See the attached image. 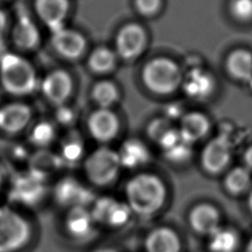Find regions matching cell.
<instances>
[{
	"label": "cell",
	"instance_id": "cell-41",
	"mask_svg": "<svg viewBox=\"0 0 252 252\" xmlns=\"http://www.w3.org/2000/svg\"><path fill=\"white\" fill-rule=\"evenodd\" d=\"M1 183H2V172L0 170V185H1Z\"/></svg>",
	"mask_w": 252,
	"mask_h": 252
},
{
	"label": "cell",
	"instance_id": "cell-20",
	"mask_svg": "<svg viewBox=\"0 0 252 252\" xmlns=\"http://www.w3.org/2000/svg\"><path fill=\"white\" fill-rule=\"evenodd\" d=\"M229 74L240 81L252 80V53L245 49H237L230 53L226 61Z\"/></svg>",
	"mask_w": 252,
	"mask_h": 252
},
{
	"label": "cell",
	"instance_id": "cell-14",
	"mask_svg": "<svg viewBox=\"0 0 252 252\" xmlns=\"http://www.w3.org/2000/svg\"><path fill=\"white\" fill-rule=\"evenodd\" d=\"M230 160V147L223 138L212 140L204 149L202 163L210 173H219L223 170Z\"/></svg>",
	"mask_w": 252,
	"mask_h": 252
},
{
	"label": "cell",
	"instance_id": "cell-25",
	"mask_svg": "<svg viewBox=\"0 0 252 252\" xmlns=\"http://www.w3.org/2000/svg\"><path fill=\"white\" fill-rule=\"evenodd\" d=\"M15 189L20 200L27 203H34L42 196L44 190L42 176L32 171L27 177L17 181Z\"/></svg>",
	"mask_w": 252,
	"mask_h": 252
},
{
	"label": "cell",
	"instance_id": "cell-2",
	"mask_svg": "<svg viewBox=\"0 0 252 252\" xmlns=\"http://www.w3.org/2000/svg\"><path fill=\"white\" fill-rule=\"evenodd\" d=\"M125 194L130 210L141 216L157 213L166 199V188L157 175L140 173L126 184Z\"/></svg>",
	"mask_w": 252,
	"mask_h": 252
},
{
	"label": "cell",
	"instance_id": "cell-32",
	"mask_svg": "<svg viewBox=\"0 0 252 252\" xmlns=\"http://www.w3.org/2000/svg\"><path fill=\"white\" fill-rule=\"evenodd\" d=\"M83 155V147L81 143L76 141H69L64 144L62 148V158L67 161H77Z\"/></svg>",
	"mask_w": 252,
	"mask_h": 252
},
{
	"label": "cell",
	"instance_id": "cell-9",
	"mask_svg": "<svg viewBox=\"0 0 252 252\" xmlns=\"http://www.w3.org/2000/svg\"><path fill=\"white\" fill-rule=\"evenodd\" d=\"M73 90L70 75L62 69L48 71L40 77L37 93L48 103L61 106L69 97Z\"/></svg>",
	"mask_w": 252,
	"mask_h": 252
},
{
	"label": "cell",
	"instance_id": "cell-19",
	"mask_svg": "<svg viewBox=\"0 0 252 252\" xmlns=\"http://www.w3.org/2000/svg\"><path fill=\"white\" fill-rule=\"evenodd\" d=\"M214 88L213 78L205 71L193 70L184 81L185 93L194 98L208 96Z\"/></svg>",
	"mask_w": 252,
	"mask_h": 252
},
{
	"label": "cell",
	"instance_id": "cell-5",
	"mask_svg": "<svg viewBox=\"0 0 252 252\" xmlns=\"http://www.w3.org/2000/svg\"><path fill=\"white\" fill-rule=\"evenodd\" d=\"M143 80L146 86L156 94H169L181 82V73L177 65L167 58H156L144 68Z\"/></svg>",
	"mask_w": 252,
	"mask_h": 252
},
{
	"label": "cell",
	"instance_id": "cell-8",
	"mask_svg": "<svg viewBox=\"0 0 252 252\" xmlns=\"http://www.w3.org/2000/svg\"><path fill=\"white\" fill-rule=\"evenodd\" d=\"M120 166L118 154L107 148L97 149L85 161L88 178L99 186L111 183L116 178Z\"/></svg>",
	"mask_w": 252,
	"mask_h": 252
},
{
	"label": "cell",
	"instance_id": "cell-15",
	"mask_svg": "<svg viewBox=\"0 0 252 252\" xmlns=\"http://www.w3.org/2000/svg\"><path fill=\"white\" fill-rule=\"evenodd\" d=\"M118 128L117 117L106 108L96 110L89 119V130L92 136L98 141L111 140L116 135Z\"/></svg>",
	"mask_w": 252,
	"mask_h": 252
},
{
	"label": "cell",
	"instance_id": "cell-37",
	"mask_svg": "<svg viewBox=\"0 0 252 252\" xmlns=\"http://www.w3.org/2000/svg\"><path fill=\"white\" fill-rule=\"evenodd\" d=\"M19 0H0V7H4V8H8L9 6L15 5Z\"/></svg>",
	"mask_w": 252,
	"mask_h": 252
},
{
	"label": "cell",
	"instance_id": "cell-38",
	"mask_svg": "<svg viewBox=\"0 0 252 252\" xmlns=\"http://www.w3.org/2000/svg\"><path fill=\"white\" fill-rule=\"evenodd\" d=\"M248 207L252 213V190L250 191V194H249V197H248Z\"/></svg>",
	"mask_w": 252,
	"mask_h": 252
},
{
	"label": "cell",
	"instance_id": "cell-6",
	"mask_svg": "<svg viewBox=\"0 0 252 252\" xmlns=\"http://www.w3.org/2000/svg\"><path fill=\"white\" fill-rule=\"evenodd\" d=\"M28 221L15 211L0 208V252H15L30 239Z\"/></svg>",
	"mask_w": 252,
	"mask_h": 252
},
{
	"label": "cell",
	"instance_id": "cell-33",
	"mask_svg": "<svg viewBox=\"0 0 252 252\" xmlns=\"http://www.w3.org/2000/svg\"><path fill=\"white\" fill-rule=\"evenodd\" d=\"M159 5L160 0H136V7L138 11L145 16L155 14L159 8Z\"/></svg>",
	"mask_w": 252,
	"mask_h": 252
},
{
	"label": "cell",
	"instance_id": "cell-24",
	"mask_svg": "<svg viewBox=\"0 0 252 252\" xmlns=\"http://www.w3.org/2000/svg\"><path fill=\"white\" fill-rule=\"evenodd\" d=\"M209 129V121L207 117L199 112L186 114L180 124V134L190 143L205 136Z\"/></svg>",
	"mask_w": 252,
	"mask_h": 252
},
{
	"label": "cell",
	"instance_id": "cell-3",
	"mask_svg": "<svg viewBox=\"0 0 252 252\" xmlns=\"http://www.w3.org/2000/svg\"><path fill=\"white\" fill-rule=\"evenodd\" d=\"M41 41V27L20 4L12 13L6 40L7 49L30 57L39 49Z\"/></svg>",
	"mask_w": 252,
	"mask_h": 252
},
{
	"label": "cell",
	"instance_id": "cell-12",
	"mask_svg": "<svg viewBox=\"0 0 252 252\" xmlns=\"http://www.w3.org/2000/svg\"><path fill=\"white\" fill-rule=\"evenodd\" d=\"M146 42V34L143 28L136 24L123 27L116 36V48L120 56L131 59L138 56Z\"/></svg>",
	"mask_w": 252,
	"mask_h": 252
},
{
	"label": "cell",
	"instance_id": "cell-17",
	"mask_svg": "<svg viewBox=\"0 0 252 252\" xmlns=\"http://www.w3.org/2000/svg\"><path fill=\"white\" fill-rule=\"evenodd\" d=\"M180 240L174 230L169 227H157L146 237L147 252H180Z\"/></svg>",
	"mask_w": 252,
	"mask_h": 252
},
{
	"label": "cell",
	"instance_id": "cell-35",
	"mask_svg": "<svg viewBox=\"0 0 252 252\" xmlns=\"http://www.w3.org/2000/svg\"><path fill=\"white\" fill-rule=\"evenodd\" d=\"M58 111L56 112V117L57 119L62 122V123H68L71 119H72V115H71V111L70 109L66 108V107H62L58 106Z\"/></svg>",
	"mask_w": 252,
	"mask_h": 252
},
{
	"label": "cell",
	"instance_id": "cell-39",
	"mask_svg": "<svg viewBox=\"0 0 252 252\" xmlns=\"http://www.w3.org/2000/svg\"><path fill=\"white\" fill-rule=\"evenodd\" d=\"M244 252H252V238L249 240Z\"/></svg>",
	"mask_w": 252,
	"mask_h": 252
},
{
	"label": "cell",
	"instance_id": "cell-30",
	"mask_svg": "<svg viewBox=\"0 0 252 252\" xmlns=\"http://www.w3.org/2000/svg\"><path fill=\"white\" fill-rule=\"evenodd\" d=\"M231 15L238 21L252 20V0H231L229 4Z\"/></svg>",
	"mask_w": 252,
	"mask_h": 252
},
{
	"label": "cell",
	"instance_id": "cell-29",
	"mask_svg": "<svg viewBox=\"0 0 252 252\" xmlns=\"http://www.w3.org/2000/svg\"><path fill=\"white\" fill-rule=\"evenodd\" d=\"M93 95L94 100L102 108H106L117 99L118 92L114 84L108 81H103L95 85L93 91Z\"/></svg>",
	"mask_w": 252,
	"mask_h": 252
},
{
	"label": "cell",
	"instance_id": "cell-11",
	"mask_svg": "<svg viewBox=\"0 0 252 252\" xmlns=\"http://www.w3.org/2000/svg\"><path fill=\"white\" fill-rule=\"evenodd\" d=\"M131 212L128 205L110 197H101L96 200L91 213L94 221L111 226H121L128 221Z\"/></svg>",
	"mask_w": 252,
	"mask_h": 252
},
{
	"label": "cell",
	"instance_id": "cell-27",
	"mask_svg": "<svg viewBox=\"0 0 252 252\" xmlns=\"http://www.w3.org/2000/svg\"><path fill=\"white\" fill-rule=\"evenodd\" d=\"M251 184V172L246 166H237L231 169L224 179L226 190L234 195L241 194Z\"/></svg>",
	"mask_w": 252,
	"mask_h": 252
},
{
	"label": "cell",
	"instance_id": "cell-36",
	"mask_svg": "<svg viewBox=\"0 0 252 252\" xmlns=\"http://www.w3.org/2000/svg\"><path fill=\"white\" fill-rule=\"evenodd\" d=\"M244 162L247 168L252 169V146H250L244 153Z\"/></svg>",
	"mask_w": 252,
	"mask_h": 252
},
{
	"label": "cell",
	"instance_id": "cell-16",
	"mask_svg": "<svg viewBox=\"0 0 252 252\" xmlns=\"http://www.w3.org/2000/svg\"><path fill=\"white\" fill-rule=\"evenodd\" d=\"M189 222L195 231L211 235L220 227V214L214 206L200 204L191 210Z\"/></svg>",
	"mask_w": 252,
	"mask_h": 252
},
{
	"label": "cell",
	"instance_id": "cell-21",
	"mask_svg": "<svg viewBox=\"0 0 252 252\" xmlns=\"http://www.w3.org/2000/svg\"><path fill=\"white\" fill-rule=\"evenodd\" d=\"M166 157L175 161L186 159L190 156V145L179 131L170 130L160 141Z\"/></svg>",
	"mask_w": 252,
	"mask_h": 252
},
{
	"label": "cell",
	"instance_id": "cell-10",
	"mask_svg": "<svg viewBox=\"0 0 252 252\" xmlns=\"http://www.w3.org/2000/svg\"><path fill=\"white\" fill-rule=\"evenodd\" d=\"M49 42L52 50L66 59L78 58L86 46V41L79 32L65 27L51 32Z\"/></svg>",
	"mask_w": 252,
	"mask_h": 252
},
{
	"label": "cell",
	"instance_id": "cell-22",
	"mask_svg": "<svg viewBox=\"0 0 252 252\" xmlns=\"http://www.w3.org/2000/svg\"><path fill=\"white\" fill-rule=\"evenodd\" d=\"M121 165L134 168L144 164L149 159V152L147 148L139 141H126L117 153Z\"/></svg>",
	"mask_w": 252,
	"mask_h": 252
},
{
	"label": "cell",
	"instance_id": "cell-4",
	"mask_svg": "<svg viewBox=\"0 0 252 252\" xmlns=\"http://www.w3.org/2000/svg\"><path fill=\"white\" fill-rule=\"evenodd\" d=\"M35 119L34 109L26 99L0 101V138L14 140L25 136Z\"/></svg>",
	"mask_w": 252,
	"mask_h": 252
},
{
	"label": "cell",
	"instance_id": "cell-13",
	"mask_svg": "<svg viewBox=\"0 0 252 252\" xmlns=\"http://www.w3.org/2000/svg\"><path fill=\"white\" fill-rule=\"evenodd\" d=\"M56 200L65 206L85 207L93 198V193L81 185L77 180L67 177L60 180L55 187Z\"/></svg>",
	"mask_w": 252,
	"mask_h": 252
},
{
	"label": "cell",
	"instance_id": "cell-7",
	"mask_svg": "<svg viewBox=\"0 0 252 252\" xmlns=\"http://www.w3.org/2000/svg\"><path fill=\"white\" fill-rule=\"evenodd\" d=\"M21 4L39 26L47 29L50 33L65 27L68 0H23Z\"/></svg>",
	"mask_w": 252,
	"mask_h": 252
},
{
	"label": "cell",
	"instance_id": "cell-1",
	"mask_svg": "<svg viewBox=\"0 0 252 252\" xmlns=\"http://www.w3.org/2000/svg\"><path fill=\"white\" fill-rule=\"evenodd\" d=\"M40 76L29 56L10 49L0 51V95L26 99L37 94Z\"/></svg>",
	"mask_w": 252,
	"mask_h": 252
},
{
	"label": "cell",
	"instance_id": "cell-23",
	"mask_svg": "<svg viewBox=\"0 0 252 252\" xmlns=\"http://www.w3.org/2000/svg\"><path fill=\"white\" fill-rule=\"evenodd\" d=\"M25 137L32 146L42 149L53 141L55 137V127L48 120L34 119Z\"/></svg>",
	"mask_w": 252,
	"mask_h": 252
},
{
	"label": "cell",
	"instance_id": "cell-18",
	"mask_svg": "<svg viewBox=\"0 0 252 252\" xmlns=\"http://www.w3.org/2000/svg\"><path fill=\"white\" fill-rule=\"evenodd\" d=\"M94 220L85 207L71 208L66 217V229L76 238L89 237L94 229Z\"/></svg>",
	"mask_w": 252,
	"mask_h": 252
},
{
	"label": "cell",
	"instance_id": "cell-40",
	"mask_svg": "<svg viewBox=\"0 0 252 252\" xmlns=\"http://www.w3.org/2000/svg\"><path fill=\"white\" fill-rule=\"evenodd\" d=\"M99 252H116V251H114V250H111V249H104V250H102V251H99Z\"/></svg>",
	"mask_w": 252,
	"mask_h": 252
},
{
	"label": "cell",
	"instance_id": "cell-28",
	"mask_svg": "<svg viewBox=\"0 0 252 252\" xmlns=\"http://www.w3.org/2000/svg\"><path fill=\"white\" fill-rule=\"evenodd\" d=\"M115 57L111 50L105 47L96 48L91 55L89 64L92 70L98 73L109 71L114 65Z\"/></svg>",
	"mask_w": 252,
	"mask_h": 252
},
{
	"label": "cell",
	"instance_id": "cell-26",
	"mask_svg": "<svg viewBox=\"0 0 252 252\" xmlns=\"http://www.w3.org/2000/svg\"><path fill=\"white\" fill-rule=\"evenodd\" d=\"M210 236L209 247L213 252H234L239 243L236 231L231 228L219 227Z\"/></svg>",
	"mask_w": 252,
	"mask_h": 252
},
{
	"label": "cell",
	"instance_id": "cell-31",
	"mask_svg": "<svg viewBox=\"0 0 252 252\" xmlns=\"http://www.w3.org/2000/svg\"><path fill=\"white\" fill-rule=\"evenodd\" d=\"M12 13L8 8L0 7V51L7 48L6 40L11 23Z\"/></svg>",
	"mask_w": 252,
	"mask_h": 252
},
{
	"label": "cell",
	"instance_id": "cell-34",
	"mask_svg": "<svg viewBox=\"0 0 252 252\" xmlns=\"http://www.w3.org/2000/svg\"><path fill=\"white\" fill-rule=\"evenodd\" d=\"M167 125L163 121H157L151 126V136L155 139H158L160 141L171 129L169 127H166Z\"/></svg>",
	"mask_w": 252,
	"mask_h": 252
}]
</instances>
